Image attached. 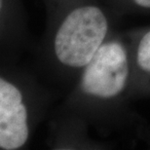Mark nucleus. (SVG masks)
Masks as SVG:
<instances>
[{
	"instance_id": "2",
	"label": "nucleus",
	"mask_w": 150,
	"mask_h": 150,
	"mask_svg": "<svg viewBox=\"0 0 150 150\" xmlns=\"http://www.w3.org/2000/svg\"><path fill=\"white\" fill-rule=\"evenodd\" d=\"M129 74L127 53L117 42L101 45L84 70L81 87L88 95L108 98L124 89Z\"/></svg>"
},
{
	"instance_id": "1",
	"label": "nucleus",
	"mask_w": 150,
	"mask_h": 150,
	"mask_svg": "<svg viewBox=\"0 0 150 150\" xmlns=\"http://www.w3.org/2000/svg\"><path fill=\"white\" fill-rule=\"evenodd\" d=\"M106 32L107 21L100 9L95 6L75 9L57 32V58L68 67H86L101 46Z\"/></svg>"
},
{
	"instance_id": "3",
	"label": "nucleus",
	"mask_w": 150,
	"mask_h": 150,
	"mask_svg": "<svg viewBox=\"0 0 150 150\" xmlns=\"http://www.w3.org/2000/svg\"><path fill=\"white\" fill-rule=\"evenodd\" d=\"M22 94L14 85L0 79V148L15 150L28 137V112Z\"/></svg>"
},
{
	"instance_id": "4",
	"label": "nucleus",
	"mask_w": 150,
	"mask_h": 150,
	"mask_svg": "<svg viewBox=\"0 0 150 150\" xmlns=\"http://www.w3.org/2000/svg\"><path fill=\"white\" fill-rule=\"evenodd\" d=\"M137 64L143 70L150 72V31L140 40L137 48Z\"/></svg>"
},
{
	"instance_id": "5",
	"label": "nucleus",
	"mask_w": 150,
	"mask_h": 150,
	"mask_svg": "<svg viewBox=\"0 0 150 150\" xmlns=\"http://www.w3.org/2000/svg\"><path fill=\"white\" fill-rule=\"evenodd\" d=\"M137 5L142 6L145 8H150V0H134Z\"/></svg>"
}]
</instances>
